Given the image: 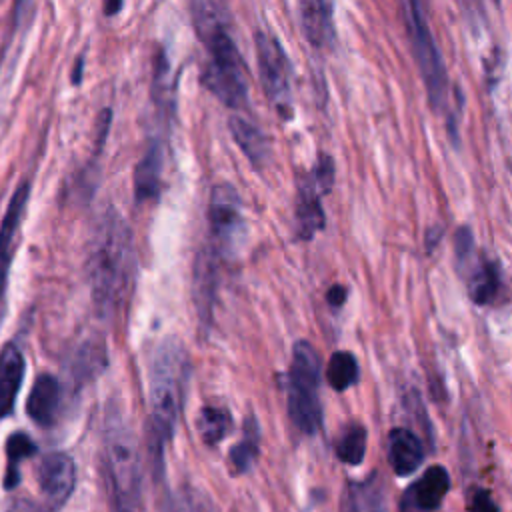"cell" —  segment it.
<instances>
[{
    "mask_svg": "<svg viewBox=\"0 0 512 512\" xmlns=\"http://www.w3.org/2000/svg\"><path fill=\"white\" fill-rule=\"evenodd\" d=\"M88 286L94 306L104 316L118 314L130 300L136 278L132 230L116 210H106L88 246Z\"/></svg>",
    "mask_w": 512,
    "mask_h": 512,
    "instance_id": "1",
    "label": "cell"
},
{
    "mask_svg": "<svg viewBox=\"0 0 512 512\" xmlns=\"http://www.w3.org/2000/svg\"><path fill=\"white\" fill-rule=\"evenodd\" d=\"M192 26L206 50V62L200 72L202 86L224 106L232 110L246 108L248 70L232 36L228 8L198 16Z\"/></svg>",
    "mask_w": 512,
    "mask_h": 512,
    "instance_id": "2",
    "label": "cell"
},
{
    "mask_svg": "<svg viewBox=\"0 0 512 512\" xmlns=\"http://www.w3.org/2000/svg\"><path fill=\"white\" fill-rule=\"evenodd\" d=\"M188 358L176 338H164L150 362V440L160 454L174 436L184 404Z\"/></svg>",
    "mask_w": 512,
    "mask_h": 512,
    "instance_id": "3",
    "label": "cell"
},
{
    "mask_svg": "<svg viewBox=\"0 0 512 512\" xmlns=\"http://www.w3.org/2000/svg\"><path fill=\"white\" fill-rule=\"evenodd\" d=\"M104 474L112 512H142V462L136 436L118 410L104 420Z\"/></svg>",
    "mask_w": 512,
    "mask_h": 512,
    "instance_id": "4",
    "label": "cell"
},
{
    "mask_svg": "<svg viewBox=\"0 0 512 512\" xmlns=\"http://www.w3.org/2000/svg\"><path fill=\"white\" fill-rule=\"evenodd\" d=\"M318 386H320L318 352L310 342L300 340L292 348L286 398H288L290 420L304 434H314L322 424Z\"/></svg>",
    "mask_w": 512,
    "mask_h": 512,
    "instance_id": "5",
    "label": "cell"
},
{
    "mask_svg": "<svg viewBox=\"0 0 512 512\" xmlns=\"http://www.w3.org/2000/svg\"><path fill=\"white\" fill-rule=\"evenodd\" d=\"M408 32L414 60L430 98V106L434 110H444L448 106V74L436 40L424 18L420 0H408Z\"/></svg>",
    "mask_w": 512,
    "mask_h": 512,
    "instance_id": "6",
    "label": "cell"
},
{
    "mask_svg": "<svg viewBox=\"0 0 512 512\" xmlns=\"http://www.w3.org/2000/svg\"><path fill=\"white\" fill-rule=\"evenodd\" d=\"M208 250L218 258H228L244 236L242 202L232 184H216L208 202Z\"/></svg>",
    "mask_w": 512,
    "mask_h": 512,
    "instance_id": "7",
    "label": "cell"
},
{
    "mask_svg": "<svg viewBox=\"0 0 512 512\" xmlns=\"http://www.w3.org/2000/svg\"><path fill=\"white\" fill-rule=\"evenodd\" d=\"M256 60L262 88L282 118L292 114V68L282 44L268 32L256 34Z\"/></svg>",
    "mask_w": 512,
    "mask_h": 512,
    "instance_id": "8",
    "label": "cell"
},
{
    "mask_svg": "<svg viewBox=\"0 0 512 512\" xmlns=\"http://www.w3.org/2000/svg\"><path fill=\"white\" fill-rule=\"evenodd\" d=\"M38 486L44 498L60 508L76 486V464L66 452H50L38 464Z\"/></svg>",
    "mask_w": 512,
    "mask_h": 512,
    "instance_id": "9",
    "label": "cell"
},
{
    "mask_svg": "<svg viewBox=\"0 0 512 512\" xmlns=\"http://www.w3.org/2000/svg\"><path fill=\"white\" fill-rule=\"evenodd\" d=\"M28 196H30V184L20 182L6 206L4 218L0 222V304L4 298V290H6V278H8V270H10V262H12L16 232L20 228V222H22V216H24V210L28 204Z\"/></svg>",
    "mask_w": 512,
    "mask_h": 512,
    "instance_id": "10",
    "label": "cell"
},
{
    "mask_svg": "<svg viewBox=\"0 0 512 512\" xmlns=\"http://www.w3.org/2000/svg\"><path fill=\"white\" fill-rule=\"evenodd\" d=\"M164 146L160 140H152L134 168V196L138 202L156 200L162 186Z\"/></svg>",
    "mask_w": 512,
    "mask_h": 512,
    "instance_id": "11",
    "label": "cell"
},
{
    "mask_svg": "<svg viewBox=\"0 0 512 512\" xmlns=\"http://www.w3.org/2000/svg\"><path fill=\"white\" fill-rule=\"evenodd\" d=\"M300 26L306 40L314 48H326L334 38L332 2L330 0H298Z\"/></svg>",
    "mask_w": 512,
    "mask_h": 512,
    "instance_id": "12",
    "label": "cell"
},
{
    "mask_svg": "<svg viewBox=\"0 0 512 512\" xmlns=\"http://www.w3.org/2000/svg\"><path fill=\"white\" fill-rule=\"evenodd\" d=\"M24 356L16 344H6L0 352V420L6 418L18 398L24 378Z\"/></svg>",
    "mask_w": 512,
    "mask_h": 512,
    "instance_id": "13",
    "label": "cell"
},
{
    "mask_svg": "<svg viewBox=\"0 0 512 512\" xmlns=\"http://www.w3.org/2000/svg\"><path fill=\"white\" fill-rule=\"evenodd\" d=\"M60 400L58 380L52 374H40L26 398V412L38 426H50L56 416Z\"/></svg>",
    "mask_w": 512,
    "mask_h": 512,
    "instance_id": "14",
    "label": "cell"
},
{
    "mask_svg": "<svg viewBox=\"0 0 512 512\" xmlns=\"http://www.w3.org/2000/svg\"><path fill=\"white\" fill-rule=\"evenodd\" d=\"M388 458L398 476H408L422 464L424 448L414 432L394 428L388 436Z\"/></svg>",
    "mask_w": 512,
    "mask_h": 512,
    "instance_id": "15",
    "label": "cell"
},
{
    "mask_svg": "<svg viewBox=\"0 0 512 512\" xmlns=\"http://www.w3.org/2000/svg\"><path fill=\"white\" fill-rule=\"evenodd\" d=\"M322 188L316 184L314 176L310 174L304 178L298 186V204H296V218H298V230L302 238L314 236L324 226V212L320 204Z\"/></svg>",
    "mask_w": 512,
    "mask_h": 512,
    "instance_id": "16",
    "label": "cell"
},
{
    "mask_svg": "<svg viewBox=\"0 0 512 512\" xmlns=\"http://www.w3.org/2000/svg\"><path fill=\"white\" fill-rule=\"evenodd\" d=\"M230 126V134L236 140L238 148L244 152V156L252 162V166H262L268 160L270 154V146L266 136L262 134V130L250 122L248 118L240 116V114H232L228 120Z\"/></svg>",
    "mask_w": 512,
    "mask_h": 512,
    "instance_id": "17",
    "label": "cell"
},
{
    "mask_svg": "<svg viewBox=\"0 0 512 512\" xmlns=\"http://www.w3.org/2000/svg\"><path fill=\"white\" fill-rule=\"evenodd\" d=\"M450 486V476L444 466L428 468L422 478L412 486V502L420 510H434L444 500Z\"/></svg>",
    "mask_w": 512,
    "mask_h": 512,
    "instance_id": "18",
    "label": "cell"
},
{
    "mask_svg": "<svg viewBox=\"0 0 512 512\" xmlns=\"http://www.w3.org/2000/svg\"><path fill=\"white\" fill-rule=\"evenodd\" d=\"M232 428V416L222 406H204L198 414V434L206 444L222 442Z\"/></svg>",
    "mask_w": 512,
    "mask_h": 512,
    "instance_id": "19",
    "label": "cell"
},
{
    "mask_svg": "<svg viewBox=\"0 0 512 512\" xmlns=\"http://www.w3.org/2000/svg\"><path fill=\"white\" fill-rule=\"evenodd\" d=\"M498 290V272L492 262L478 260L468 276V292L476 304H488Z\"/></svg>",
    "mask_w": 512,
    "mask_h": 512,
    "instance_id": "20",
    "label": "cell"
},
{
    "mask_svg": "<svg viewBox=\"0 0 512 512\" xmlns=\"http://www.w3.org/2000/svg\"><path fill=\"white\" fill-rule=\"evenodd\" d=\"M326 378H328V384L336 392L348 390L358 380V362H356L354 354H350L346 350L334 352L328 360Z\"/></svg>",
    "mask_w": 512,
    "mask_h": 512,
    "instance_id": "21",
    "label": "cell"
},
{
    "mask_svg": "<svg viewBox=\"0 0 512 512\" xmlns=\"http://www.w3.org/2000/svg\"><path fill=\"white\" fill-rule=\"evenodd\" d=\"M258 440H260V432H258L256 420L250 418L244 424L242 438L230 450V464L234 466L236 472L250 470V466L254 464L256 456H258Z\"/></svg>",
    "mask_w": 512,
    "mask_h": 512,
    "instance_id": "22",
    "label": "cell"
},
{
    "mask_svg": "<svg viewBox=\"0 0 512 512\" xmlns=\"http://www.w3.org/2000/svg\"><path fill=\"white\" fill-rule=\"evenodd\" d=\"M366 454V430L360 424H350L336 440V456L346 464H360Z\"/></svg>",
    "mask_w": 512,
    "mask_h": 512,
    "instance_id": "23",
    "label": "cell"
},
{
    "mask_svg": "<svg viewBox=\"0 0 512 512\" xmlns=\"http://www.w3.org/2000/svg\"><path fill=\"white\" fill-rule=\"evenodd\" d=\"M164 512H216V508L202 490L182 486L168 498Z\"/></svg>",
    "mask_w": 512,
    "mask_h": 512,
    "instance_id": "24",
    "label": "cell"
},
{
    "mask_svg": "<svg viewBox=\"0 0 512 512\" xmlns=\"http://www.w3.org/2000/svg\"><path fill=\"white\" fill-rule=\"evenodd\" d=\"M36 452V446L34 442L22 434V432H16L8 438L6 442V456H8V466H6V478H4V486L6 488H14L16 482H18V462L22 458H28Z\"/></svg>",
    "mask_w": 512,
    "mask_h": 512,
    "instance_id": "25",
    "label": "cell"
},
{
    "mask_svg": "<svg viewBox=\"0 0 512 512\" xmlns=\"http://www.w3.org/2000/svg\"><path fill=\"white\" fill-rule=\"evenodd\" d=\"M342 512H378L376 490L370 484H354L346 490Z\"/></svg>",
    "mask_w": 512,
    "mask_h": 512,
    "instance_id": "26",
    "label": "cell"
},
{
    "mask_svg": "<svg viewBox=\"0 0 512 512\" xmlns=\"http://www.w3.org/2000/svg\"><path fill=\"white\" fill-rule=\"evenodd\" d=\"M472 512H498V506L496 502L492 500L490 492L484 490V488H478L472 496Z\"/></svg>",
    "mask_w": 512,
    "mask_h": 512,
    "instance_id": "27",
    "label": "cell"
},
{
    "mask_svg": "<svg viewBox=\"0 0 512 512\" xmlns=\"http://www.w3.org/2000/svg\"><path fill=\"white\" fill-rule=\"evenodd\" d=\"M326 298H328V302H330L332 306H342L344 300H346V288H344L342 284H334V286L328 290Z\"/></svg>",
    "mask_w": 512,
    "mask_h": 512,
    "instance_id": "28",
    "label": "cell"
},
{
    "mask_svg": "<svg viewBox=\"0 0 512 512\" xmlns=\"http://www.w3.org/2000/svg\"><path fill=\"white\" fill-rule=\"evenodd\" d=\"M120 8H122V0H104V14L106 16L118 14Z\"/></svg>",
    "mask_w": 512,
    "mask_h": 512,
    "instance_id": "29",
    "label": "cell"
},
{
    "mask_svg": "<svg viewBox=\"0 0 512 512\" xmlns=\"http://www.w3.org/2000/svg\"><path fill=\"white\" fill-rule=\"evenodd\" d=\"M80 74H82V58L76 60V68H74V74H72V82L74 84L80 82Z\"/></svg>",
    "mask_w": 512,
    "mask_h": 512,
    "instance_id": "30",
    "label": "cell"
},
{
    "mask_svg": "<svg viewBox=\"0 0 512 512\" xmlns=\"http://www.w3.org/2000/svg\"><path fill=\"white\" fill-rule=\"evenodd\" d=\"M22 4H24V0H14V16H16V18H18V14H20Z\"/></svg>",
    "mask_w": 512,
    "mask_h": 512,
    "instance_id": "31",
    "label": "cell"
}]
</instances>
